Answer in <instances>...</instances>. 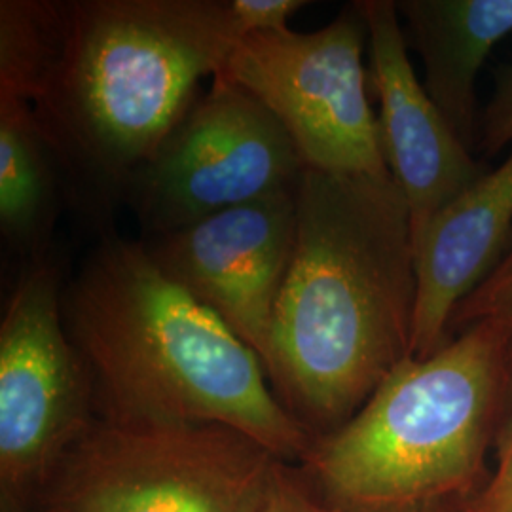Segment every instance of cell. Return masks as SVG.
Listing matches in <instances>:
<instances>
[{"label":"cell","mask_w":512,"mask_h":512,"mask_svg":"<svg viewBox=\"0 0 512 512\" xmlns=\"http://www.w3.org/2000/svg\"><path fill=\"white\" fill-rule=\"evenodd\" d=\"M416 296L410 213L393 177L306 169L262 363L313 439L346 425L410 355Z\"/></svg>","instance_id":"1"},{"label":"cell","mask_w":512,"mask_h":512,"mask_svg":"<svg viewBox=\"0 0 512 512\" xmlns=\"http://www.w3.org/2000/svg\"><path fill=\"white\" fill-rule=\"evenodd\" d=\"M239 42L226 0H59L54 57L31 103L67 205L109 226Z\"/></svg>","instance_id":"2"},{"label":"cell","mask_w":512,"mask_h":512,"mask_svg":"<svg viewBox=\"0 0 512 512\" xmlns=\"http://www.w3.org/2000/svg\"><path fill=\"white\" fill-rule=\"evenodd\" d=\"M63 321L95 418L222 423L287 463L310 452L313 437L275 397L255 349L167 277L141 239H101L65 285Z\"/></svg>","instance_id":"3"},{"label":"cell","mask_w":512,"mask_h":512,"mask_svg":"<svg viewBox=\"0 0 512 512\" xmlns=\"http://www.w3.org/2000/svg\"><path fill=\"white\" fill-rule=\"evenodd\" d=\"M512 395V334L478 321L404 357L351 420L302 461L334 512H420L475 484Z\"/></svg>","instance_id":"4"},{"label":"cell","mask_w":512,"mask_h":512,"mask_svg":"<svg viewBox=\"0 0 512 512\" xmlns=\"http://www.w3.org/2000/svg\"><path fill=\"white\" fill-rule=\"evenodd\" d=\"M277 458L222 423L95 420L27 512H255Z\"/></svg>","instance_id":"5"},{"label":"cell","mask_w":512,"mask_h":512,"mask_svg":"<svg viewBox=\"0 0 512 512\" xmlns=\"http://www.w3.org/2000/svg\"><path fill=\"white\" fill-rule=\"evenodd\" d=\"M366 48L365 16L353 2L313 33L239 38L219 74L274 114L306 169L389 177L368 101Z\"/></svg>","instance_id":"6"},{"label":"cell","mask_w":512,"mask_h":512,"mask_svg":"<svg viewBox=\"0 0 512 512\" xmlns=\"http://www.w3.org/2000/svg\"><path fill=\"white\" fill-rule=\"evenodd\" d=\"M54 253L23 264L0 321V509L29 511L95 420L92 387L63 321Z\"/></svg>","instance_id":"7"},{"label":"cell","mask_w":512,"mask_h":512,"mask_svg":"<svg viewBox=\"0 0 512 512\" xmlns=\"http://www.w3.org/2000/svg\"><path fill=\"white\" fill-rule=\"evenodd\" d=\"M306 167L274 114L217 74L131 179L124 205L141 238L190 226L241 203L294 190Z\"/></svg>","instance_id":"8"},{"label":"cell","mask_w":512,"mask_h":512,"mask_svg":"<svg viewBox=\"0 0 512 512\" xmlns=\"http://www.w3.org/2000/svg\"><path fill=\"white\" fill-rule=\"evenodd\" d=\"M294 238L296 188L141 241L167 277L219 315L264 361Z\"/></svg>","instance_id":"9"},{"label":"cell","mask_w":512,"mask_h":512,"mask_svg":"<svg viewBox=\"0 0 512 512\" xmlns=\"http://www.w3.org/2000/svg\"><path fill=\"white\" fill-rule=\"evenodd\" d=\"M368 31V80L376 93L385 164L410 213L412 241L440 209L486 173L435 101L408 55L397 2L359 0Z\"/></svg>","instance_id":"10"},{"label":"cell","mask_w":512,"mask_h":512,"mask_svg":"<svg viewBox=\"0 0 512 512\" xmlns=\"http://www.w3.org/2000/svg\"><path fill=\"white\" fill-rule=\"evenodd\" d=\"M511 243L512 154L446 203L414 241L418 296L410 357H429L450 340L461 302L494 272Z\"/></svg>","instance_id":"11"},{"label":"cell","mask_w":512,"mask_h":512,"mask_svg":"<svg viewBox=\"0 0 512 512\" xmlns=\"http://www.w3.org/2000/svg\"><path fill=\"white\" fill-rule=\"evenodd\" d=\"M410 44L425 67V90L467 147L478 145L476 78L512 35V0L397 2Z\"/></svg>","instance_id":"12"},{"label":"cell","mask_w":512,"mask_h":512,"mask_svg":"<svg viewBox=\"0 0 512 512\" xmlns=\"http://www.w3.org/2000/svg\"><path fill=\"white\" fill-rule=\"evenodd\" d=\"M65 184L33 107L0 97V234L21 266L52 255Z\"/></svg>","instance_id":"13"},{"label":"cell","mask_w":512,"mask_h":512,"mask_svg":"<svg viewBox=\"0 0 512 512\" xmlns=\"http://www.w3.org/2000/svg\"><path fill=\"white\" fill-rule=\"evenodd\" d=\"M59 0L0 2V97L37 99L54 57Z\"/></svg>","instance_id":"14"},{"label":"cell","mask_w":512,"mask_h":512,"mask_svg":"<svg viewBox=\"0 0 512 512\" xmlns=\"http://www.w3.org/2000/svg\"><path fill=\"white\" fill-rule=\"evenodd\" d=\"M478 321H495L512 334V243L488 279L461 302L450 330H463Z\"/></svg>","instance_id":"15"},{"label":"cell","mask_w":512,"mask_h":512,"mask_svg":"<svg viewBox=\"0 0 512 512\" xmlns=\"http://www.w3.org/2000/svg\"><path fill=\"white\" fill-rule=\"evenodd\" d=\"M255 512H329L315 494L304 471L293 463L277 461Z\"/></svg>","instance_id":"16"},{"label":"cell","mask_w":512,"mask_h":512,"mask_svg":"<svg viewBox=\"0 0 512 512\" xmlns=\"http://www.w3.org/2000/svg\"><path fill=\"white\" fill-rule=\"evenodd\" d=\"M512 143V65L497 73L495 92L480 116L478 145L484 154L494 156Z\"/></svg>","instance_id":"17"},{"label":"cell","mask_w":512,"mask_h":512,"mask_svg":"<svg viewBox=\"0 0 512 512\" xmlns=\"http://www.w3.org/2000/svg\"><path fill=\"white\" fill-rule=\"evenodd\" d=\"M308 4L306 0H230V10L243 38L287 31L289 18Z\"/></svg>","instance_id":"18"},{"label":"cell","mask_w":512,"mask_h":512,"mask_svg":"<svg viewBox=\"0 0 512 512\" xmlns=\"http://www.w3.org/2000/svg\"><path fill=\"white\" fill-rule=\"evenodd\" d=\"M467 512H512V414L501 429L497 471Z\"/></svg>","instance_id":"19"},{"label":"cell","mask_w":512,"mask_h":512,"mask_svg":"<svg viewBox=\"0 0 512 512\" xmlns=\"http://www.w3.org/2000/svg\"><path fill=\"white\" fill-rule=\"evenodd\" d=\"M0 512H21V511H12V509H0Z\"/></svg>","instance_id":"20"},{"label":"cell","mask_w":512,"mask_h":512,"mask_svg":"<svg viewBox=\"0 0 512 512\" xmlns=\"http://www.w3.org/2000/svg\"><path fill=\"white\" fill-rule=\"evenodd\" d=\"M329 512H334V511H329Z\"/></svg>","instance_id":"21"}]
</instances>
